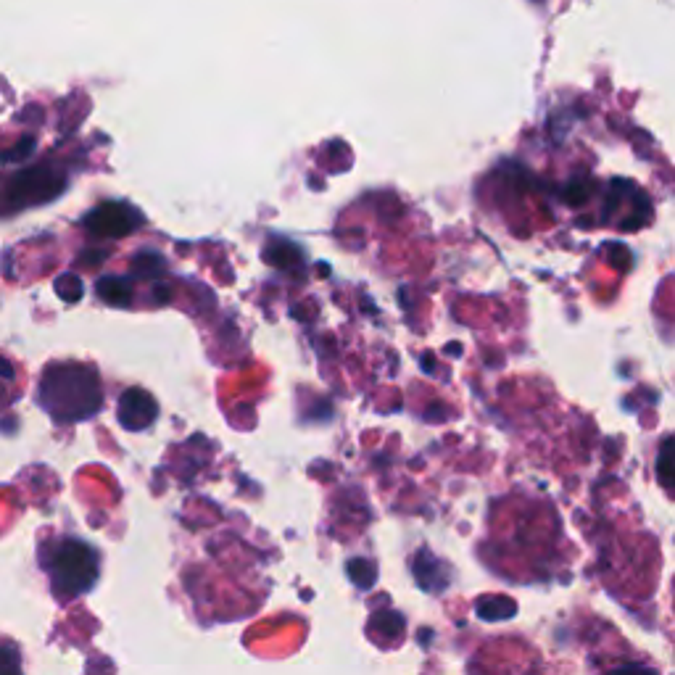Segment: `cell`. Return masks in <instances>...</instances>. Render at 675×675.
Returning a JSON list of instances; mask_svg holds the SVG:
<instances>
[{
  "label": "cell",
  "mask_w": 675,
  "mask_h": 675,
  "mask_svg": "<svg viewBox=\"0 0 675 675\" xmlns=\"http://www.w3.org/2000/svg\"><path fill=\"white\" fill-rule=\"evenodd\" d=\"M0 378L14 380V367H11V364H8L3 356H0Z\"/></svg>",
  "instance_id": "obj_13"
},
{
  "label": "cell",
  "mask_w": 675,
  "mask_h": 675,
  "mask_svg": "<svg viewBox=\"0 0 675 675\" xmlns=\"http://www.w3.org/2000/svg\"><path fill=\"white\" fill-rule=\"evenodd\" d=\"M103 259H106V251H88V254L82 256V262H88V267L103 262Z\"/></svg>",
  "instance_id": "obj_12"
},
{
  "label": "cell",
  "mask_w": 675,
  "mask_h": 675,
  "mask_svg": "<svg viewBox=\"0 0 675 675\" xmlns=\"http://www.w3.org/2000/svg\"><path fill=\"white\" fill-rule=\"evenodd\" d=\"M478 615L486 620H504L507 615H515V602H509L507 596H486L478 602Z\"/></svg>",
  "instance_id": "obj_7"
},
{
  "label": "cell",
  "mask_w": 675,
  "mask_h": 675,
  "mask_svg": "<svg viewBox=\"0 0 675 675\" xmlns=\"http://www.w3.org/2000/svg\"><path fill=\"white\" fill-rule=\"evenodd\" d=\"M40 565L51 581L53 594L59 596L61 602H69L93 588V583L98 581L101 559L90 544L80 538L64 536L43 544Z\"/></svg>",
  "instance_id": "obj_2"
},
{
  "label": "cell",
  "mask_w": 675,
  "mask_h": 675,
  "mask_svg": "<svg viewBox=\"0 0 675 675\" xmlns=\"http://www.w3.org/2000/svg\"><path fill=\"white\" fill-rule=\"evenodd\" d=\"M56 293L64 298L66 304H74L82 298V280L77 275H61L56 280Z\"/></svg>",
  "instance_id": "obj_9"
},
{
  "label": "cell",
  "mask_w": 675,
  "mask_h": 675,
  "mask_svg": "<svg viewBox=\"0 0 675 675\" xmlns=\"http://www.w3.org/2000/svg\"><path fill=\"white\" fill-rule=\"evenodd\" d=\"M32 153H35V138H32V135H24L11 151L3 153V161H24L30 159Z\"/></svg>",
  "instance_id": "obj_10"
},
{
  "label": "cell",
  "mask_w": 675,
  "mask_h": 675,
  "mask_svg": "<svg viewBox=\"0 0 675 675\" xmlns=\"http://www.w3.org/2000/svg\"><path fill=\"white\" fill-rule=\"evenodd\" d=\"M98 296L109 301L111 306H127L132 301V285L124 277H101Z\"/></svg>",
  "instance_id": "obj_6"
},
{
  "label": "cell",
  "mask_w": 675,
  "mask_h": 675,
  "mask_svg": "<svg viewBox=\"0 0 675 675\" xmlns=\"http://www.w3.org/2000/svg\"><path fill=\"white\" fill-rule=\"evenodd\" d=\"M66 190V175L51 164L24 169L19 175L11 177V190L8 198L19 206H37L48 204Z\"/></svg>",
  "instance_id": "obj_3"
},
{
  "label": "cell",
  "mask_w": 675,
  "mask_h": 675,
  "mask_svg": "<svg viewBox=\"0 0 675 675\" xmlns=\"http://www.w3.org/2000/svg\"><path fill=\"white\" fill-rule=\"evenodd\" d=\"M159 414V407L153 401L151 393H146L143 388H130V391L122 393L119 399V422L122 428L127 430H146Z\"/></svg>",
  "instance_id": "obj_5"
},
{
  "label": "cell",
  "mask_w": 675,
  "mask_h": 675,
  "mask_svg": "<svg viewBox=\"0 0 675 675\" xmlns=\"http://www.w3.org/2000/svg\"><path fill=\"white\" fill-rule=\"evenodd\" d=\"M610 675H657V673H652V670H646V668H639V665H623V668L612 670Z\"/></svg>",
  "instance_id": "obj_11"
},
{
  "label": "cell",
  "mask_w": 675,
  "mask_h": 675,
  "mask_svg": "<svg viewBox=\"0 0 675 675\" xmlns=\"http://www.w3.org/2000/svg\"><path fill=\"white\" fill-rule=\"evenodd\" d=\"M0 675H22V654L14 641L0 639Z\"/></svg>",
  "instance_id": "obj_8"
},
{
  "label": "cell",
  "mask_w": 675,
  "mask_h": 675,
  "mask_svg": "<svg viewBox=\"0 0 675 675\" xmlns=\"http://www.w3.org/2000/svg\"><path fill=\"white\" fill-rule=\"evenodd\" d=\"M82 225L95 238H124V235L135 233L143 225V217L130 204L106 201V204L95 206L90 214H85Z\"/></svg>",
  "instance_id": "obj_4"
},
{
  "label": "cell",
  "mask_w": 675,
  "mask_h": 675,
  "mask_svg": "<svg viewBox=\"0 0 675 675\" xmlns=\"http://www.w3.org/2000/svg\"><path fill=\"white\" fill-rule=\"evenodd\" d=\"M37 399L56 422H82L101 409V380L88 364H51L43 372Z\"/></svg>",
  "instance_id": "obj_1"
}]
</instances>
